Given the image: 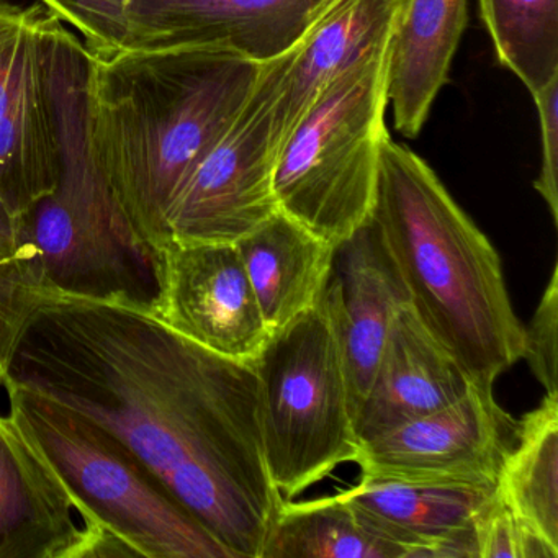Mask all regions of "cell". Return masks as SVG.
I'll use <instances>...</instances> for the list:
<instances>
[{
    "instance_id": "obj_17",
    "label": "cell",
    "mask_w": 558,
    "mask_h": 558,
    "mask_svg": "<svg viewBox=\"0 0 558 558\" xmlns=\"http://www.w3.org/2000/svg\"><path fill=\"white\" fill-rule=\"evenodd\" d=\"M469 21V0H407L395 25L388 64V106L397 132L416 138Z\"/></svg>"
},
{
    "instance_id": "obj_25",
    "label": "cell",
    "mask_w": 558,
    "mask_h": 558,
    "mask_svg": "<svg viewBox=\"0 0 558 558\" xmlns=\"http://www.w3.org/2000/svg\"><path fill=\"white\" fill-rule=\"evenodd\" d=\"M558 266L551 269L550 279L542 293L541 302L524 326L522 357L527 362L535 380L545 388V395H558Z\"/></svg>"
},
{
    "instance_id": "obj_13",
    "label": "cell",
    "mask_w": 558,
    "mask_h": 558,
    "mask_svg": "<svg viewBox=\"0 0 558 558\" xmlns=\"http://www.w3.org/2000/svg\"><path fill=\"white\" fill-rule=\"evenodd\" d=\"M339 493L404 558H476L475 522L496 483L361 475Z\"/></svg>"
},
{
    "instance_id": "obj_15",
    "label": "cell",
    "mask_w": 558,
    "mask_h": 558,
    "mask_svg": "<svg viewBox=\"0 0 558 558\" xmlns=\"http://www.w3.org/2000/svg\"><path fill=\"white\" fill-rule=\"evenodd\" d=\"M0 558H96L70 493L11 413L0 414Z\"/></svg>"
},
{
    "instance_id": "obj_23",
    "label": "cell",
    "mask_w": 558,
    "mask_h": 558,
    "mask_svg": "<svg viewBox=\"0 0 558 558\" xmlns=\"http://www.w3.org/2000/svg\"><path fill=\"white\" fill-rule=\"evenodd\" d=\"M133 0H37L61 24L83 37L89 58H109L129 50V9Z\"/></svg>"
},
{
    "instance_id": "obj_9",
    "label": "cell",
    "mask_w": 558,
    "mask_h": 558,
    "mask_svg": "<svg viewBox=\"0 0 558 558\" xmlns=\"http://www.w3.org/2000/svg\"><path fill=\"white\" fill-rule=\"evenodd\" d=\"M57 21L40 4L0 0V198L17 228L60 179L50 86Z\"/></svg>"
},
{
    "instance_id": "obj_14",
    "label": "cell",
    "mask_w": 558,
    "mask_h": 558,
    "mask_svg": "<svg viewBox=\"0 0 558 558\" xmlns=\"http://www.w3.org/2000/svg\"><path fill=\"white\" fill-rule=\"evenodd\" d=\"M322 300L341 349L357 416L391 322L401 306L411 303L393 254L372 218L336 247Z\"/></svg>"
},
{
    "instance_id": "obj_10",
    "label": "cell",
    "mask_w": 558,
    "mask_h": 558,
    "mask_svg": "<svg viewBox=\"0 0 558 558\" xmlns=\"http://www.w3.org/2000/svg\"><path fill=\"white\" fill-rule=\"evenodd\" d=\"M151 272L149 310L159 322L223 357H259L272 332L236 244L169 241L153 253Z\"/></svg>"
},
{
    "instance_id": "obj_1",
    "label": "cell",
    "mask_w": 558,
    "mask_h": 558,
    "mask_svg": "<svg viewBox=\"0 0 558 558\" xmlns=\"http://www.w3.org/2000/svg\"><path fill=\"white\" fill-rule=\"evenodd\" d=\"M0 385L122 440L233 558H260L283 496L270 480L253 364L159 322L149 303L31 287Z\"/></svg>"
},
{
    "instance_id": "obj_18",
    "label": "cell",
    "mask_w": 558,
    "mask_h": 558,
    "mask_svg": "<svg viewBox=\"0 0 558 558\" xmlns=\"http://www.w3.org/2000/svg\"><path fill=\"white\" fill-rule=\"evenodd\" d=\"M407 0H336L316 22L283 80L276 109L277 146L282 145L318 94L342 71L393 35Z\"/></svg>"
},
{
    "instance_id": "obj_5",
    "label": "cell",
    "mask_w": 558,
    "mask_h": 558,
    "mask_svg": "<svg viewBox=\"0 0 558 558\" xmlns=\"http://www.w3.org/2000/svg\"><path fill=\"white\" fill-rule=\"evenodd\" d=\"M390 41L338 74L277 153V207L332 247L374 214L381 145L390 136L385 120Z\"/></svg>"
},
{
    "instance_id": "obj_4",
    "label": "cell",
    "mask_w": 558,
    "mask_h": 558,
    "mask_svg": "<svg viewBox=\"0 0 558 558\" xmlns=\"http://www.w3.org/2000/svg\"><path fill=\"white\" fill-rule=\"evenodd\" d=\"M8 397L9 413L70 493L96 542V558H233L109 430L38 398Z\"/></svg>"
},
{
    "instance_id": "obj_26",
    "label": "cell",
    "mask_w": 558,
    "mask_h": 558,
    "mask_svg": "<svg viewBox=\"0 0 558 558\" xmlns=\"http://www.w3.org/2000/svg\"><path fill=\"white\" fill-rule=\"evenodd\" d=\"M31 287L17 225L0 198V349L14 322L22 293Z\"/></svg>"
},
{
    "instance_id": "obj_8",
    "label": "cell",
    "mask_w": 558,
    "mask_h": 558,
    "mask_svg": "<svg viewBox=\"0 0 558 558\" xmlns=\"http://www.w3.org/2000/svg\"><path fill=\"white\" fill-rule=\"evenodd\" d=\"M299 45L263 64L243 109L175 192L166 210V243L236 244L279 210L274 122Z\"/></svg>"
},
{
    "instance_id": "obj_20",
    "label": "cell",
    "mask_w": 558,
    "mask_h": 558,
    "mask_svg": "<svg viewBox=\"0 0 558 558\" xmlns=\"http://www.w3.org/2000/svg\"><path fill=\"white\" fill-rule=\"evenodd\" d=\"M496 493L532 531L558 547V395L518 421Z\"/></svg>"
},
{
    "instance_id": "obj_6",
    "label": "cell",
    "mask_w": 558,
    "mask_h": 558,
    "mask_svg": "<svg viewBox=\"0 0 558 558\" xmlns=\"http://www.w3.org/2000/svg\"><path fill=\"white\" fill-rule=\"evenodd\" d=\"M253 367L267 470L283 499L357 462L361 439L344 361L323 300L274 331Z\"/></svg>"
},
{
    "instance_id": "obj_21",
    "label": "cell",
    "mask_w": 558,
    "mask_h": 558,
    "mask_svg": "<svg viewBox=\"0 0 558 558\" xmlns=\"http://www.w3.org/2000/svg\"><path fill=\"white\" fill-rule=\"evenodd\" d=\"M260 558H404L375 535L341 493L308 501L283 499Z\"/></svg>"
},
{
    "instance_id": "obj_3",
    "label": "cell",
    "mask_w": 558,
    "mask_h": 558,
    "mask_svg": "<svg viewBox=\"0 0 558 558\" xmlns=\"http://www.w3.org/2000/svg\"><path fill=\"white\" fill-rule=\"evenodd\" d=\"M372 220L421 322L473 384L493 388L524 348L498 251L430 166L391 136L381 145Z\"/></svg>"
},
{
    "instance_id": "obj_19",
    "label": "cell",
    "mask_w": 558,
    "mask_h": 558,
    "mask_svg": "<svg viewBox=\"0 0 558 558\" xmlns=\"http://www.w3.org/2000/svg\"><path fill=\"white\" fill-rule=\"evenodd\" d=\"M236 247L270 332L289 325L323 299L336 247L283 211L277 210Z\"/></svg>"
},
{
    "instance_id": "obj_16",
    "label": "cell",
    "mask_w": 558,
    "mask_h": 558,
    "mask_svg": "<svg viewBox=\"0 0 558 558\" xmlns=\"http://www.w3.org/2000/svg\"><path fill=\"white\" fill-rule=\"evenodd\" d=\"M472 385L459 361L407 303L391 322L371 387L355 416L359 439L447 407Z\"/></svg>"
},
{
    "instance_id": "obj_22",
    "label": "cell",
    "mask_w": 558,
    "mask_h": 558,
    "mask_svg": "<svg viewBox=\"0 0 558 558\" xmlns=\"http://www.w3.org/2000/svg\"><path fill=\"white\" fill-rule=\"evenodd\" d=\"M502 68L535 96L558 76V0H478Z\"/></svg>"
},
{
    "instance_id": "obj_24",
    "label": "cell",
    "mask_w": 558,
    "mask_h": 558,
    "mask_svg": "<svg viewBox=\"0 0 558 558\" xmlns=\"http://www.w3.org/2000/svg\"><path fill=\"white\" fill-rule=\"evenodd\" d=\"M476 558H557L558 547L532 531L495 493L475 522Z\"/></svg>"
},
{
    "instance_id": "obj_2",
    "label": "cell",
    "mask_w": 558,
    "mask_h": 558,
    "mask_svg": "<svg viewBox=\"0 0 558 558\" xmlns=\"http://www.w3.org/2000/svg\"><path fill=\"white\" fill-rule=\"evenodd\" d=\"M263 64L211 47L89 58L90 158L149 263L168 241L172 197L243 109Z\"/></svg>"
},
{
    "instance_id": "obj_12",
    "label": "cell",
    "mask_w": 558,
    "mask_h": 558,
    "mask_svg": "<svg viewBox=\"0 0 558 558\" xmlns=\"http://www.w3.org/2000/svg\"><path fill=\"white\" fill-rule=\"evenodd\" d=\"M336 0H133L129 48L211 47L267 63L295 48Z\"/></svg>"
},
{
    "instance_id": "obj_11",
    "label": "cell",
    "mask_w": 558,
    "mask_h": 558,
    "mask_svg": "<svg viewBox=\"0 0 558 558\" xmlns=\"http://www.w3.org/2000/svg\"><path fill=\"white\" fill-rule=\"evenodd\" d=\"M518 421L493 388L472 385L459 400L361 440V475L496 483Z\"/></svg>"
},
{
    "instance_id": "obj_7",
    "label": "cell",
    "mask_w": 558,
    "mask_h": 558,
    "mask_svg": "<svg viewBox=\"0 0 558 558\" xmlns=\"http://www.w3.org/2000/svg\"><path fill=\"white\" fill-rule=\"evenodd\" d=\"M32 286L151 303V263L117 210L80 133L60 143L57 189L19 227Z\"/></svg>"
},
{
    "instance_id": "obj_27",
    "label": "cell",
    "mask_w": 558,
    "mask_h": 558,
    "mask_svg": "<svg viewBox=\"0 0 558 558\" xmlns=\"http://www.w3.org/2000/svg\"><path fill=\"white\" fill-rule=\"evenodd\" d=\"M541 125L542 162L534 189L544 198L551 220L558 223V76L535 96Z\"/></svg>"
}]
</instances>
